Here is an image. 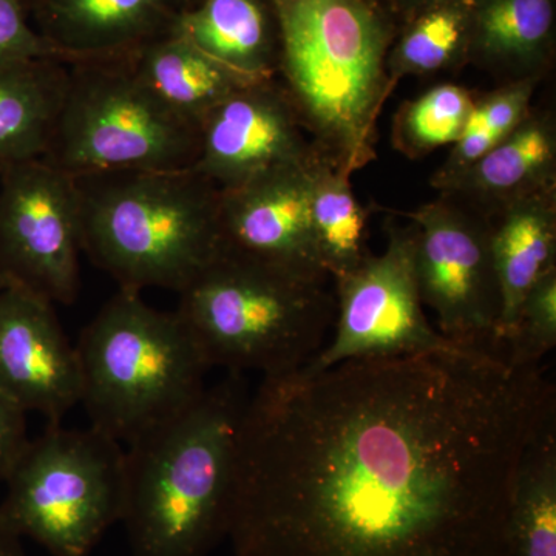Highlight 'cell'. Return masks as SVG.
I'll use <instances>...</instances> for the list:
<instances>
[{
	"label": "cell",
	"mask_w": 556,
	"mask_h": 556,
	"mask_svg": "<svg viewBox=\"0 0 556 556\" xmlns=\"http://www.w3.org/2000/svg\"><path fill=\"white\" fill-rule=\"evenodd\" d=\"M555 409L541 365L456 345L263 378L226 538L236 556H506L519 459Z\"/></svg>",
	"instance_id": "cell-1"
},
{
	"label": "cell",
	"mask_w": 556,
	"mask_h": 556,
	"mask_svg": "<svg viewBox=\"0 0 556 556\" xmlns=\"http://www.w3.org/2000/svg\"><path fill=\"white\" fill-rule=\"evenodd\" d=\"M249 396L241 375L127 444L123 518L134 556H206L228 532Z\"/></svg>",
	"instance_id": "cell-2"
},
{
	"label": "cell",
	"mask_w": 556,
	"mask_h": 556,
	"mask_svg": "<svg viewBox=\"0 0 556 556\" xmlns=\"http://www.w3.org/2000/svg\"><path fill=\"white\" fill-rule=\"evenodd\" d=\"M280 86L318 156L353 175L376 160L378 121L396 89L387 60L393 27L367 0H270Z\"/></svg>",
	"instance_id": "cell-3"
},
{
	"label": "cell",
	"mask_w": 556,
	"mask_h": 556,
	"mask_svg": "<svg viewBox=\"0 0 556 556\" xmlns=\"http://www.w3.org/2000/svg\"><path fill=\"white\" fill-rule=\"evenodd\" d=\"M75 179L83 252L119 289L179 294L217 257L219 189L192 167Z\"/></svg>",
	"instance_id": "cell-4"
},
{
	"label": "cell",
	"mask_w": 556,
	"mask_h": 556,
	"mask_svg": "<svg viewBox=\"0 0 556 556\" xmlns=\"http://www.w3.org/2000/svg\"><path fill=\"white\" fill-rule=\"evenodd\" d=\"M328 281L219 248L179 292L177 311L208 367L274 378L299 371L327 345L336 320Z\"/></svg>",
	"instance_id": "cell-5"
},
{
	"label": "cell",
	"mask_w": 556,
	"mask_h": 556,
	"mask_svg": "<svg viewBox=\"0 0 556 556\" xmlns=\"http://www.w3.org/2000/svg\"><path fill=\"white\" fill-rule=\"evenodd\" d=\"M80 402L121 444L178 415L206 390L208 364L178 311L118 289L80 332Z\"/></svg>",
	"instance_id": "cell-6"
},
{
	"label": "cell",
	"mask_w": 556,
	"mask_h": 556,
	"mask_svg": "<svg viewBox=\"0 0 556 556\" xmlns=\"http://www.w3.org/2000/svg\"><path fill=\"white\" fill-rule=\"evenodd\" d=\"M199 148L200 127L167 108L129 62H76L42 160L72 177L185 170Z\"/></svg>",
	"instance_id": "cell-7"
},
{
	"label": "cell",
	"mask_w": 556,
	"mask_h": 556,
	"mask_svg": "<svg viewBox=\"0 0 556 556\" xmlns=\"http://www.w3.org/2000/svg\"><path fill=\"white\" fill-rule=\"evenodd\" d=\"M0 514L53 556H87L123 518L126 450L97 428L49 424L5 481Z\"/></svg>",
	"instance_id": "cell-8"
},
{
	"label": "cell",
	"mask_w": 556,
	"mask_h": 556,
	"mask_svg": "<svg viewBox=\"0 0 556 556\" xmlns=\"http://www.w3.org/2000/svg\"><path fill=\"white\" fill-rule=\"evenodd\" d=\"M387 244L336 278V320L327 345L305 369L318 371L362 358L430 353L453 346L428 321L416 270L415 226L391 211ZM457 346V345H456Z\"/></svg>",
	"instance_id": "cell-9"
},
{
	"label": "cell",
	"mask_w": 556,
	"mask_h": 556,
	"mask_svg": "<svg viewBox=\"0 0 556 556\" xmlns=\"http://www.w3.org/2000/svg\"><path fill=\"white\" fill-rule=\"evenodd\" d=\"M399 214L415 226L420 299L438 331L453 345L503 357L490 219L447 195Z\"/></svg>",
	"instance_id": "cell-10"
},
{
	"label": "cell",
	"mask_w": 556,
	"mask_h": 556,
	"mask_svg": "<svg viewBox=\"0 0 556 556\" xmlns=\"http://www.w3.org/2000/svg\"><path fill=\"white\" fill-rule=\"evenodd\" d=\"M80 252L75 177L43 160L0 169V276L53 305H72Z\"/></svg>",
	"instance_id": "cell-11"
},
{
	"label": "cell",
	"mask_w": 556,
	"mask_h": 556,
	"mask_svg": "<svg viewBox=\"0 0 556 556\" xmlns=\"http://www.w3.org/2000/svg\"><path fill=\"white\" fill-rule=\"evenodd\" d=\"M321 160L287 91L277 79L233 91L200 123L192 169L219 190L236 189L269 172Z\"/></svg>",
	"instance_id": "cell-12"
},
{
	"label": "cell",
	"mask_w": 556,
	"mask_h": 556,
	"mask_svg": "<svg viewBox=\"0 0 556 556\" xmlns=\"http://www.w3.org/2000/svg\"><path fill=\"white\" fill-rule=\"evenodd\" d=\"M317 163L283 167L219 190L222 249L294 276L331 280L311 229V179Z\"/></svg>",
	"instance_id": "cell-13"
},
{
	"label": "cell",
	"mask_w": 556,
	"mask_h": 556,
	"mask_svg": "<svg viewBox=\"0 0 556 556\" xmlns=\"http://www.w3.org/2000/svg\"><path fill=\"white\" fill-rule=\"evenodd\" d=\"M0 393L49 424L80 402L78 353L53 303L10 283L0 289Z\"/></svg>",
	"instance_id": "cell-14"
},
{
	"label": "cell",
	"mask_w": 556,
	"mask_h": 556,
	"mask_svg": "<svg viewBox=\"0 0 556 556\" xmlns=\"http://www.w3.org/2000/svg\"><path fill=\"white\" fill-rule=\"evenodd\" d=\"M42 38L62 61L129 58L170 30L172 0H38Z\"/></svg>",
	"instance_id": "cell-15"
},
{
	"label": "cell",
	"mask_w": 556,
	"mask_h": 556,
	"mask_svg": "<svg viewBox=\"0 0 556 556\" xmlns=\"http://www.w3.org/2000/svg\"><path fill=\"white\" fill-rule=\"evenodd\" d=\"M551 189H556V119L551 110L535 108L477 163L437 188L486 218L511 201Z\"/></svg>",
	"instance_id": "cell-16"
},
{
	"label": "cell",
	"mask_w": 556,
	"mask_h": 556,
	"mask_svg": "<svg viewBox=\"0 0 556 556\" xmlns=\"http://www.w3.org/2000/svg\"><path fill=\"white\" fill-rule=\"evenodd\" d=\"M489 219L503 303L497 345L504 357V346L527 292L547 270L556 268V189L511 201Z\"/></svg>",
	"instance_id": "cell-17"
},
{
	"label": "cell",
	"mask_w": 556,
	"mask_h": 556,
	"mask_svg": "<svg viewBox=\"0 0 556 556\" xmlns=\"http://www.w3.org/2000/svg\"><path fill=\"white\" fill-rule=\"evenodd\" d=\"M470 62L500 84L541 79L555 50V0H470Z\"/></svg>",
	"instance_id": "cell-18"
},
{
	"label": "cell",
	"mask_w": 556,
	"mask_h": 556,
	"mask_svg": "<svg viewBox=\"0 0 556 556\" xmlns=\"http://www.w3.org/2000/svg\"><path fill=\"white\" fill-rule=\"evenodd\" d=\"M170 30L249 80L276 79L280 42L270 0H201Z\"/></svg>",
	"instance_id": "cell-19"
},
{
	"label": "cell",
	"mask_w": 556,
	"mask_h": 556,
	"mask_svg": "<svg viewBox=\"0 0 556 556\" xmlns=\"http://www.w3.org/2000/svg\"><path fill=\"white\" fill-rule=\"evenodd\" d=\"M64 61L0 65V169L42 160L67 94Z\"/></svg>",
	"instance_id": "cell-20"
},
{
	"label": "cell",
	"mask_w": 556,
	"mask_h": 556,
	"mask_svg": "<svg viewBox=\"0 0 556 556\" xmlns=\"http://www.w3.org/2000/svg\"><path fill=\"white\" fill-rule=\"evenodd\" d=\"M127 61L167 108L199 127L233 91L257 83L212 60L172 30L144 43Z\"/></svg>",
	"instance_id": "cell-21"
},
{
	"label": "cell",
	"mask_w": 556,
	"mask_h": 556,
	"mask_svg": "<svg viewBox=\"0 0 556 556\" xmlns=\"http://www.w3.org/2000/svg\"><path fill=\"white\" fill-rule=\"evenodd\" d=\"M506 556H556V409L519 459L508 497Z\"/></svg>",
	"instance_id": "cell-22"
},
{
	"label": "cell",
	"mask_w": 556,
	"mask_h": 556,
	"mask_svg": "<svg viewBox=\"0 0 556 556\" xmlns=\"http://www.w3.org/2000/svg\"><path fill=\"white\" fill-rule=\"evenodd\" d=\"M470 0H438L405 22L391 43L387 70L391 83L456 72L470 62Z\"/></svg>",
	"instance_id": "cell-23"
},
{
	"label": "cell",
	"mask_w": 556,
	"mask_h": 556,
	"mask_svg": "<svg viewBox=\"0 0 556 556\" xmlns=\"http://www.w3.org/2000/svg\"><path fill=\"white\" fill-rule=\"evenodd\" d=\"M353 175L320 160L311 179L309 215L318 260L331 280L345 276L368 254V208L357 200Z\"/></svg>",
	"instance_id": "cell-24"
},
{
	"label": "cell",
	"mask_w": 556,
	"mask_h": 556,
	"mask_svg": "<svg viewBox=\"0 0 556 556\" xmlns=\"http://www.w3.org/2000/svg\"><path fill=\"white\" fill-rule=\"evenodd\" d=\"M478 93L442 83L399 108L391 127V144L408 160H420L434 150L453 146L466 129Z\"/></svg>",
	"instance_id": "cell-25"
},
{
	"label": "cell",
	"mask_w": 556,
	"mask_h": 556,
	"mask_svg": "<svg viewBox=\"0 0 556 556\" xmlns=\"http://www.w3.org/2000/svg\"><path fill=\"white\" fill-rule=\"evenodd\" d=\"M540 84L541 79L514 80L500 84L489 93L478 94L466 129L452 146L447 160L431 178V188H438L466 170L517 129L532 110L533 97Z\"/></svg>",
	"instance_id": "cell-26"
},
{
	"label": "cell",
	"mask_w": 556,
	"mask_h": 556,
	"mask_svg": "<svg viewBox=\"0 0 556 556\" xmlns=\"http://www.w3.org/2000/svg\"><path fill=\"white\" fill-rule=\"evenodd\" d=\"M556 345V268L527 292L504 357L515 367H538Z\"/></svg>",
	"instance_id": "cell-27"
},
{
	"label": "cell",
	"mask_w": 556,
	"mask_h": 556,
	"mask_svg": "<svg viewBox=\"0 0 556 556\" xmlns=\"http://www.w3.org/2000/svg\"><path fill=\"white\" fill-rule=\"evenodd\" d=\"M39 60L62 61L28 24L24 0H0V65Z\"/></svg>",
	"instance_id": "cell-28"
},
{
	"label": "cell",
	"mask_w": 556,
	"mask_h": 556,
	"mask_svg": "<svg viewBox=\"0 0 556 556\" xmlns=\"http://www.w3.org/2000/svg\"><path fill=\"white\" fill-rule=\"evenodd\" d=\"M28 441L27 413L0 393V482L9 479Z\"/></svg>",
	"instance_id": "cell-29"
},
{
	"label": "cell",
	"mask_w": 556,
	"mask_h": 556,
	"mask_svg": "<svg viewBox=\"0 0 556 556\" xmlns=\"http://www.w3.org/2000/svg\"><path fill=\"white\" fill-rule=\"evenodd\" d=\"M0 556H25L21 536L14 532L0 514Z\"/></svg>",
	"instance_id": "cell-30"
},
{
	"label": "cell",
	"mask_w": 556,
	"mask_h": 556,
	"mask_svg": "<svg viewBox=\"0 0 556 556\" xmlns=\"http://www.w3.org/2000/svg\"><path fill=\"white\" fill-rule=\"evenodd\" d=\"M434 2H438V0H387L390 10L399 14L405 22Z\"/></svg>",
	"instance_id": "cell-31"
},
{
	"label": "cell",
	"mask_w": 556,
	"mask_h": 556,
	"mask_svg": "<svg viewBox=\"0 0 556 556\" xmlns=\"http://www.w3.org/2000/svg\"><path fill=\"white\" fill-rule=\"evenodd\" d=\"M9 285V281H7L5 277L0 276V289H3Z\"/></svg>",
	"instance_id": "cell-32"
},
{
	"label": "cell",
	"mask_w": 556,
	"mask_h": 556,
	"mask_svg": "<svg viewBox=\"0 0 556 556\" xmlns=\"http://www.w3.org/2000/svg\"><path fill=\"white\" fill-rule=\"evenodd\" d=\"M367 2L372 3V5L382 7V5H380V0H367Z\"/></svg>",
	"instance_id": "cell-33"
},
{
	"label": "cell",
	"mask_w": 556,
	"mask_h": 556,
	"mask_svg": "<svg viewBox=\"0 0 556 556\" xmlns=\"http://www.w3.org/2000/svg\"><path fill=\"white\" fill-rule=\"evenodd\" d=\"M24 2H38V0H24Z\"/></svg>",
	"instance_id": "cell-34"
}]
</instances>
